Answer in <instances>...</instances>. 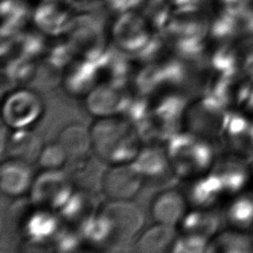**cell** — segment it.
I'll use <instances>...</instances> for the list:
<instances>
[{
  "mask_svg": "<svg viewBox=\"0 0 253 253\" xmlns=\"http://www.w3.org/2000/svg\"><path fill=\"white\" fill-rule=\"evenodd\" d=\"M89 127L93 153L108 165L132 162L144 144L133 125L121 115L95 118Z\"/></svg>",
  "mask_w": 253,
  "mask_h": 253,
  "instance_id": "6da1fadb",
  "label": "cell"
},
{
  "mask_svg": "<svg viewBox=\"0 0 253 253\" xmlns=\"http://www.w3.org/2000/svg\"><path fill=\"white\" fill-rule=\"evenodd\" d=\"M164 146L174 176L186 182L210 172L216 159L213 142L187 129L170 136Z\"/></svg>",
  "mask_w": 253,
  "mask_h": 253,
  "instance_id": "7a4b0ae2",
  "label": "cell"
},
{
  "mask_svg": "<svg viewBox=\"0 0 253 253\" xmlns=\"http://www.w3.org/2000/svg\"><path fill=\"white\" fill-rule=\"evenodd\" d=\"M64 38L75 57L98 63L112 46L104 25L95 16L76 14Z\"/></svg>",
  "mask_w": 253,
  "mask_h": 253,
  "instance_id": "3957f363",
  "label": "cell"
},
{
  "mask_svg": "<svg viewBox=\"0 0 253 253\" xmlns=\"http://www.w3.org/2000/svg\"><path fill=\"white\" fill-rule=\"evenodd\" d=\"M230 114L229 108L203 94L190 102L185 116L184 129L211 141L222 138Z\"/></svg>",
  "mask_w": 253,
  "mask_h": 253,
  "instance_id": "277c9868",
  "label": "cell"
},
{
  "mask_svg": "<svg viewBox=\"0 0 253 253\" xmlns=\"http://www.w3.org/2000/svg\"><path fill=\"white\" fill-rule=\"evenodd\" d=\"M44 113L41 96L33 89L16 87L2 101V122L9 129L32 128Z\"/></svg>",
  "mask_w": 253,
  "mask_h": 253,
  "instance_id": "5b68a950",
  "label": "cell"
},
{
  "mask_svg": "<svg viewBox=\"0 0 253 253\" xmlns=\"http://www.w3.org/2000/svg\"><path fill=\"white\" fill-rule=\"evenodd\" d=\"M64 169L45 170L35 176L29 192L32 205L58 212L75 191Z\"/></svg>",
  "mask_w": 253,
  "mask_h": 253,
  "instance_id": "8992f818",
  "label": "cell"
},
{
  "mask_svg": "<svg viewBox=\"0 0 253 253\" xmlns=\"http://www.w3.org/2000/svg\"><path fill=\"white\" fill-rule=\"evenodd\" d=\"M155 33L146 19L137 10H132L117 15L110 30V40L117 48L134 56Z\"/></svg>",
  "mask_w": 253,
  "mask_h": 253,
  "instance_id": "52a82bcc",
  "label": "cell"
},
{
  "mask_svg": "<svg viewBox=\"0 0 253 253\" xmlns=\"http://www.w3.org/2000/svg\"><path fill=\"white\" fill-rule=\"evenodd\" d=\"M98 211L110 223L115 246L137 237L143 229L144 212L130 200H109Z\"/></svg>",
  "mask_w": 253,
  "mask_h": 253,
  "instance_id": "ba28073f",
  "label": "cell"
},
{
  "mask_svg": "<svg viewBox=\"0 0 253 253\" xmlns=\"http://www.w3.org/2000/svg\"><path fill=\"white\" fill-rule=\"evenodd\" d=\"M34 206V205H33ZM62 226L56 211L34 206L21 223L26 251H53V239Z\"/></svg>",
  "mask_w": 253,
  "mask_h": 253,
  "instance_id": "9c48e42d",
  "label": "cell"
},
{
  "mask_svg": "<svg viewBox=\"0 0 253 253\" xmlns=\"http://www.w3.org/2000/svg\"><path fill=\"white\" fill-rule=\"evenodd\" d=\"M76 14L74 0H40L32 21L44 36L55 39L65 36Z\"/></svg>",
  "mask_w": 253,
  "mask_h": 253,
  "instance_id": "30bf717a",
  "label": "cell"
},
{
  "mask_svg": "<svg viewBox=\"0 0 253 253\" xmlns=\"http://www.w3.org/2000/svg\"><path fill=\"white\" fill-rule=\"evenodd\" d=\"M145 183L132 162L108 165L102 181V193L108 200H131Z\"/></svg>",
  "mask_w": 253,
  "mask_h": 253,
  "instance_id": "8fae6325",
  "label": "cell"
},
{
  "mask_svg": "<svg viewBox=\"0 0 253 253\" xmlns=\"http://www.w3.org/2000/svg\"><path fill=\"white\" fill-rule=\"evenodd\" d=\"M106 82H100L85 97L87 112L94 118L122 115L130 92Z\"/></svg>",
  "mask_w": 253,
  "mask_h": 253,
  "instance_id": "7c38bea8",
  "label": "cell"
},
{
  "mask_svg": "<svg viewBox=\"0 0 253 253\" xmlns=\"http://www.w3.org/2000/svg\"><path fill=\"white\" fill-rule=\"evenodd\" d=\"M101 82L98 65L92 61L74 57L64 68L61 83L72 97H85Z\"/></svg>",
  "mask_w": 253,
  "mask_h": 253,
  "instance_id": "4fadbf2b",
  "label": "cell"
},
{
  "mask_svg": "<svg viewBox=\"0 0 253 253\" xmlns=\"http://www.w3.org/2000/svg\"><path fill=\"white\" fill-rule=\"evenodd\" d=\"M66 165H69V168L65 171L76 190H81L91 195L98 191L102 192L103 176L108 164L94 153L80 159L69 160Z\"/></svg>",
  "mask_w": 253,
  "mask_h": 253,
  "instance_id": "5bb4252c",
  "label": "cell"
},
{
  "mask_svg": "<svg viewBox=\"0 0 253 253\" xmlns=\"http://www.w3.org/2000/svg\"><path fill=\"white\" fill-rule=\"evenodd\" d=\"M189 208L185 193L176 189H166L152 199L150 214L155 222L177 228Z\"/></svg>",
  "mask_w": 253,
  "mask_h": 253,
  "instance_id": "9a60e30c",
  "label": "cell"
},
{
  "mask_svg": "<svg viewBox=\"0 0 253 253\" xmlns=\"http://www.w3.org/2000/svg\"><path fill=\"white\" fill-rule=\"evenodd\" d=\"M32 165L15 158L2 160L0 165V189L10 198H19L30 192L35 175Z\"/></svg>",
  "mask_w": 253,
  "mask_h": 253,
  "instance_id": "2e32d148",
  "label": "cell"
},
{
  "mask_svg": "<svg viewBox=\"0 0 253 253\" xmlns=\"http://www.w3.org/2000/svg\"><path fill=\"white\" fill-rule=\"evenodd\" d=\"M145 182H161L173 175L165 146L145 143L132 161Z\"/></svg>",
  "mask_w": 253,
  "mask_h": 253,
  "instance_id": "e0dca14e",
  "label": "cell"
},
{
  "mask_svg": "<svg viewBox=\"0 0 253 253\" xmlns=\"http://www.w3.org/2000/svg\"><path fill=\"white\" fill-rule=\"evenodd\" d=\"M249 162L237 154L216 157L210 170L220 182L224 194H236L248 181Z\"/></svg>",
  "mask_w": 253,
  "mask_h": 253,
  "instance_id": "ac0fdd59",
  "label": "cell"
},
{
  "mask_svg": "<svg viewBox=\"0 0 253 253\" xmlns=\"http://www.w3.org/2000/svg\"><path fill=\"white\" fill-rule=\"evenodd\" d=\"M222 222L221 215L211 209H189L179 225L178 232L211 240L220 229Z\"/></svg>",
  "mask_w": 253,
  "mask_h": 253,
  "instance_id": "d6986e66",
  "label": "cell"
},
{
  "mask_svg": "<svg viewBox=\"0 0 253 253\" xmlns=\"http://www.w3.org/2000/svg\"><path fill=\"white\" fill-rule=\"evenodd\" d=\"M43 145L40 136L32 128L12 129L1 152L2 155L6 153L9 158L19 159L32 165L38 162Z\"/></svg>",
  "mask_w": 253,
  "mask_h": 253,
  "instance_id": "ffe728a7",
  "label": "cell"
},
{
  "mask_svg": "<svg viewBox=\"0 0 253 253\" xmlns=\"http://www.w3.org/2000/svg\"><path fill=\"white\" fill-rule=\"evenodd\" d=\"M188 183L185 196L190 208L211 209L224 195L220 182L211 171Z\"/></svg>",
  "mask_w": 253,
  "mask_h": 253,
  "instance_id": "44dd1931",
  "label": "cell"
},
{
  "mask_svg": "<svg viewBox=\"0 0 253 253\" xmlns=\"http://www.w3.org/2000/svg\"><path fill=\"white\" fill-rule=\"evenodd\" d=\"M56 141L65 151L68 161L83 158L93 152L90 127L81 123L64 126L58 132Z\"/></svg>",
  "mask_w": 253,
  "mask_h": 253,
  "instance_id": "7402d4cb",
  "label": "cell"
},
{
  "mask_svg": "<svg viewBox=\"0 0 253 253\" xmlns=\"http://www.w3.org/2000/svg\"><path fill=\"white\" fill-rule=\"evenodd\" d=\"M97 210L91 194L75 190L57 213L64 225L79 230Z\"/></svg>",
  "mask_w": 253,
  "mask_h": 253,
  "instance_id": "603a6c76",
  "label": "cell"
},
{
  "mask_svg": "<svg viewBox=\"0 0 253 253\" xmlns=\"http://www.w3.org/2000/svg\"><path fill=\"white\" fill-rule=\"evenodd\" d=\"M177 235L178 229L176 227L155 222L139 233L133 244V249L151 253L170 251Z\"/></svg>",
  "mask_w": 253,
  "mask_h": 253,
  "instance_id": "cb8c5ba5",
  "label": "cell"
},
{
  "mask_svg": "<svg viewBox=\"0 0 253 253\" xmlns=\"http://www.w3.org/2000/svg\"><path fill=\"white\" fill-rule=\"evenodd\" d=\"M33 10L24 0H2L1 3V35L2 38L12 37L24 30L32 20Z\"/></svg>",
  "mask_w": 253,
  "mask_h": 253,
  "instance_id": "d4e9b609",
  "label": "cell"
},
{
  "mask_svg": "<svg viewBox=\"0 0 253 253\" xmlns=\"http://www.w3.org/2000/svg\"><path fill=\"white\" fill-rule=\"evenodd\" d=\"M78 231L83 245L101 249L104 247L111 248V246H115L110 223L98 210Z\"/></svg>",
  "mask_w": 253,
  "mask_h": 253,
  "instance_id": "484cf974",
  "label": "cell"
},
{
  "mask_svg": "<svg viewBox=\"0 0 253 253\" xmlns=\"http://www.w3.org/2000/svg\"><path fill=\"white\" fill-rule=\"evenodd\" d=\"M207 252L246 253L253 252V237L241 229L223 230L211 238Z\"/></svg>",
  "mask_w": 253,
  "mask_h": 253,
  "instance_id": "4316f807",
  "label": "cell"
},
{
  "mask_svg": "<svg viewBox=\"0 0 253 253\" xmlns=\"http://www.w3.org/2000/svg\"><path fill=\"white\" fill-rule=\"evenodd\" d=\"M240 63L237 51L229 45V42L219 43L209 55H207L206 65L213 74L238 75L240 73Z\"/></svg>",
  "mask_w": 253,
  "mask_h": 253,
  "instance_id": "83f0119b",
  "label": "cell"
},
{
  "mask_svg": "<svg viewBox=\"0 0 253 253\" xmlns=\"http://www.w3.org/2000/svg\"><path fill=\"white\" fill-rule=\"evenodd\" d=\"M37 70L35 61L20 56H11L3 63L2 74L6 76L9 83L16 87H24L37 76Z\"/></svg>",
  "mask_w": 253,
  "mask_h": 253,
  "instance_id": "f1b7e54d",
  "label": "cell"
},
{
  "mask_svg": "<svg viewBox=\"0 0 253 253\" xmlns=\"http://www.w3.org/2000/svg\"><path fill=\"white\" fill-rule=\"evenodd\" d=\"M223 218L236 229L245 230L253 224V196L241 195L233 200Z\"/></svg>",
  "mask_w": 253,
  "mask_h": 253,
  "instance_id": "f546056e",
  "label": "cell"
},
{
  "mask_svg": "<svg viewBox=\"0 0 253 253\" xmlns=\"http://www.w3.org/2000/svg\"><path fill=\"white\" fill-rule=\"evenodd\" d=\"M137 11L155 32L162 33L173 15L174 8L167 0H143Z\"/></svg>",
  "mask_w": 253,
  "mask_h": 253,
  "instance_id": "4dcf8cb0",
  "label": "cell"
},
{
  "mask_svg": "<svg viewBox=\"0 0 253 253\" xmlns=\"http://www.w3.org/2000/svg\"><path fill=\"white\" fill-rule=\"evenodd\" d=\"M68 162V157L61 147V145L55 140L44 144L38 159V164L42 169L56 170L63 169Z\"/></svg>",
  "mask_w": 253,
  "mask_h": 253,
  "instance_id": "1f68e13d",
  "label": "cell"
},
{
  "mask_svg": "<svg viewBox=\"0 0 253 253\" xmlns=\"http://www.w3.org/2000/svg\"><path fill=\"white\" fill-rule=\"evenodd\" d=\"M82 245L83 242L79 231L62 223L61 228L53 239V251L73 252L77 251Z\"/></svg>",
  "mask_w": 253,
  "mask_h": 253,
  "instance_id": "d6a6232c",
  "label": "cell"
},
{
  "mask_svg": "<svg viewBox=\"0 0 253 253\" xmlns=\"http://www.w3.org/2000/svg\"><path fill=\"white\" fill-rule=\"evenodd\" d=\"M210 241L201 237L182 234L178 232L176 239L174 240L170 251L171 252H188V253H198L207 252Z\"/></svg>",
  "mask_w": 253,
  "mask_h": 253,
  "instance_id": "836d02e7",
  "label": "cell"
},
{
  "mask_svg": "<svg viewBox=\"0 0 253 253\" xmlns=\"http://www.w3.org/2000/svg\"><path fill=\"white\" fill-rule=\"evenodd\" d=\"M108 7L117 15L127 11L137 10L143 0H105Z\"/></svg>",
  "mask_w": 253,
  "mask_h": 253,
  "instance_id": "e575fe53",
  "label": "cell"
},
{
  "mask_svg": "<svg viewBox=\"0 0 253 253\" xmlns=\"http://www.w3.org/2000/svg\"><path fill=\"white\" fill-rule=\"evenodd\" d=\"M240 71L244 76V79L253 83V48H250L241 59Z\"/></svg>",
  "mask_w": 253,
  "mask_h": 253,
  "instance_id": "d590c367",
  "label": "cell"
},
{
  "mask_svg": "<svg viewBox=\"0 0 253 253\" xmlns=\"http://www.w3.org/2000/svg\"><path fill=\"white\" fill-rule=\"evenodd\" d=\"M172 6L174 9L176 8H180V7H184V6H187L197 0H167Z\"/></svg>",
  "mask_w": 253,
  "mask_h": 253,
  "instance_id": "8d00e7d4",
  "label": "cell"
}]
</instances>
